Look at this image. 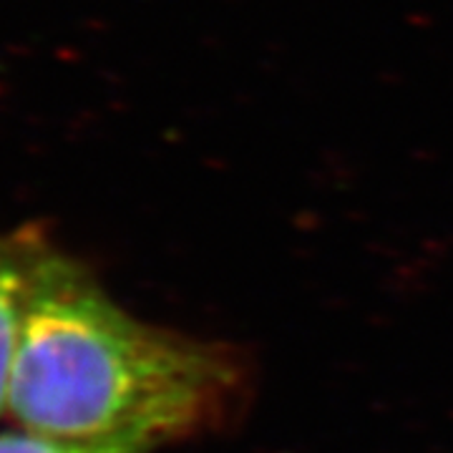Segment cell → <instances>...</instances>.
<instances>
[{"label": "cell", "mask_w": 453, "mask_h": 453, "mask_svg": "<svg viewBox=\"0 0 453 453\" xmlns=\"http://www.w3.org/2000/svg\"><path fill=\"white\" fill-rule=\"evenodd\" d=\"M240 386L222 348L136 320L33 229L5 418L76 443L149 449L219 421Z\"/></svg>", "instance_id": "1"}, {"label": "cell", "mask_w": 453, "mask_h": 453, "mask_svg": "<svg viewBox=\"0 0 453 453\" xmlns=\"http://www.w3.org/2000/svg\"><path fill=\"white\" fill-rule=\"evenodd\" d=\"M0 453H146L136 446H116V443H76L64 438L43 436L26 428H5L0 431Z\"/></svg>", "instance_id": "3"}, {"label": "cell", "mask_w": 453, "mask_h": 453, "mask_svg": "<svg viewBox=\"0 0 453 453\" xmlns=\"http://www.w3.org/2000/svg\"><path fill=\"white\" fill-rule=\"evenodd\" d=\"M33 226L0 234V421L5 418L8 378L18 348L23 303L31 270Z\"/></svg>", "instance_id": "2"}]
</instances>
